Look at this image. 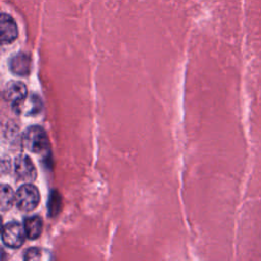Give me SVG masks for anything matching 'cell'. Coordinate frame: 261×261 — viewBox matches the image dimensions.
Here are the masks:
<instances>
[{
  "label": "cell",
  "instance_id": "obj_1",
  "mask_svg": "<svg viewBox=\"0 0 261 261\" xmlns=\"http://www.w3.org/2000/svg\"><path fill=\"white\" fill-rule=\"evenodd\" d=\"M22 144L29 151L33 153H41L48 149L49 139L43 127L32 125L25 129L22 136Z\"/></svg>",
  "mask_w": 261,
  "mask_h": 261
},
{
  "label": "cell",
  "instance_id": "obj_2",
  "mask_svg": "<svg viewBox=\"0 0 261 261\" xmlns=\"http://www.w3.org/2000/svg\"><path fill=\"white\" fill-rule=\"evenodd\" d=\"M40 202L39 190L31 185L25 184L18 188L15 193V204L21 211L28 212L34 210Z\"/></svg>",
  "mask_w": 261,
  "mask_h": 261
},
{
  "label": "cell",
  "instance_id": "obj_3",
  "mask_svg": "<svg viewBox=\"0 0 261 261\" xmlns=\"http://www.w3.org/2000/svg\"><path fill=\"white\" fill-rule=\"evenodd\" d=\"M27 237L23 226L16 222H8L2 228L1 240L5 247L10 249H17L21 247L24 242V238Z\"/></svg>",
  "mask_w": 261,
  "mask_h": 261
},
{
  "label": "cell",
  "instance_id": "obj_4",
  "mask_svg": "<svg viewBox=\"0 0 261 261\" xmlns=\"http://www.w3.org/2000/svg\"><path fill=\"white\" fill-rule=\"evenodd\" d=\"M14 170L20 180L34 181L37 177V169L28 155H19L14 161Z\"/></svg>",
  "mask_w": 261,
  "mask_h": 261
},
{
  "label": "cell",
  "instance_id": "obj_5",
  "mask_svg": "<svg viewBox=\"0 0 261 261\" xmlns=\"http://www.w3.org/2000/svg\"><path fill=\"white\" fill-rule=\"evenodd\" d=\"M42 100L39 96L32 94L21 101L13 104V110L18 114L35 115L42 110Z\"/></svg>",
  "mask_w": 261,
  "mask_h": 261
},
{
  "label": "cell",
  "instance_id": "obj_6",
  "mask_svg": "<svg viewBox=\"0 0 261 261\" xmlns=\"http://www.w3.org/2000/svg\"><path fill=\"white\" fill-rule=\"evenodd\" d=\"M28 96L27 86L21 82L10 81L3 89V98L5 101L15 104Z\"/></svg>",
  "mask_w": 261,
  "mask_h": 261
},
{
  "label": "cell",
  "instance_id": "obj_7",
  "mask_svg": "<svg viewBox=\"0 0 261 261\" xmlns=\"http://www.w3.org/2000/svg\"><path fill=\"white\" fill-rule=\"evenodd\" d=\"M0 27H1L2 44L11 43L17 38V35H18L17 25L10 15H8L6 13L1 14Z\"/></svg>",
  "mask_w": 261,
  "mask_h": 261
},
{
  "label": "cell",
  "instance_id": "obj_8",
  "mask_svg": "<svg viewBox=\"0 0 261 261\" xmlns=\"http://www.w3.org/2000/svg\"><path fill=\"white\" fill-rule=\"evenodd\" d=\"M31 57L23 53H17L9 60V69L12 73L17 75H28L31 71Z\"/></svg>",
  "mask_w": 261,
  "mask_h": 261
},
{
  "label": "cell",
  "instance_id": "obj_9",
  "mask_svg": "<svg viewBox=\"0 0 261 261\" xmlns=\"http://www.w3.org/2000/svg\"><path fill=\"white\" fill-rule=\"evenodd\" d=\"M43 220L38 215H32L25 217L23 220V228L27 237L30 240H36L42 233Z\"/></svg>",
  "mask_w": 261,
  "mask_h": 261
},
{
  "label": "cell",
  "instance_id": "obj_10",
  "mask_svg": "<svg viewBox=\"0 0 261 261\" xmlns=\"http://www.w3.org/2000/svg\"><path fill=\"white\" fill-rule=\"evenodd\" d=\"M1 211L9 210L15 203V194L12 188L8 185L1 186Z\"/></svg>",
  "mask_w": 261,
  "mask_h": 261
},
{
  "label": "cell",
  "instance_id": "obj_11",
  "mask_svg": "<svg viewBox=\"0 0 261 261\" xmlns=\"http://www.w3.org/2000/svg\"><path fill=\"white\" fill-rule=\"evenodd\" d=\"M24 259L25 260H37L42 258L41 250L38 248H30L24 252Z\"/></svg>",
  "mask_w": 261,
  "mask_h": 261
}]
</instances>
